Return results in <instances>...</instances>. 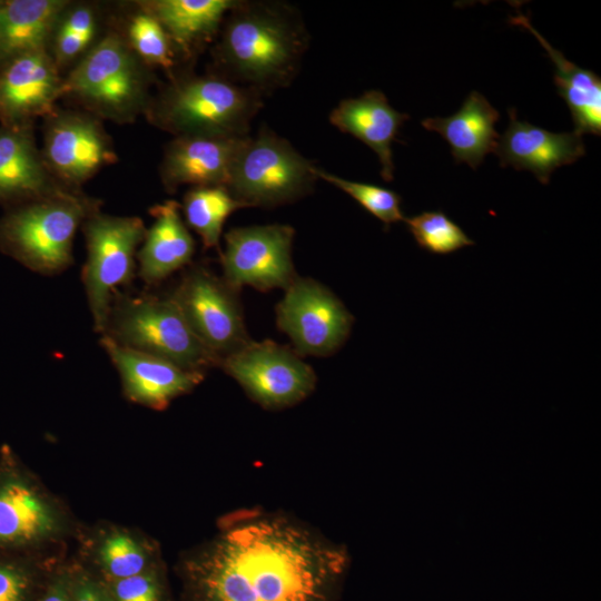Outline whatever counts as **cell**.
I'll use <instances>...</instances> for the list:
<instances>
[{
  "mask_svg": "<svg viewBox=\"0 0 601 601\" xmlns=\"http://www.w3.org/2000/svg\"><path fill=\"white\" fill-rule=\"evenodd\" d=\"M346 549L282 512L224 515L215 534L180 553L179 601H337Z\"/></svg>",
  "mask_w": 601,
  "mask_h": 601,
  "instance_id": "obj_1",
  "label": "cell"
},
{
  "mask_svg": "<svg viewBox=\"0 0 601 601\" xmlns=\"http://www.w3.org/2000/svg\"><path fill=\"white\" fill-rule=\"evenodd\" d=\"M217 36L216 75L260 95L292 82L308 46L299 13L277 2L238 1Z\"/></svg>",
  "mask_w": 601,
  "mask_h": 601,
  "instance_id": "obj_2",
  "label": "cell"
},
{
  "mask_svg": "<svg viewBox=\"0 0 601 601\" xmlns=\"http://www.w3.org/2000/svg\"><path fill=\"white\" fill-rule=\"evenodd\" d=\"M100 205L68 189L7 207L0 216V252L35 273L60 274L73 263L78 228Z\"/></svg>",
  "mask_w": 601,
  "mask_h": 601,
  "instance_id": "obj_3",
  "label": "cell"
},
{
  "mask_svg": "<svg viewBox=\"0 0 601 601\" xmlns=\"http://www.w3.org/2000/svg\"><path fill=\"white\" fill-rule=\"evenodd\" d=\"M81 524L10 445L0 446V551L68 550Z\"/></svg>",
  "mask_w": 601,
  "mask_h": 601,
  "instance_id": "obj_4",
  "label": "cell"
},
{
  "mask_svg": "<svg viewBox=\"0 0 601 601\" xmlns=\"http://www.w3.org/2000/svg\"><path fill=\"white\" fill-rule=\"evenodd\" d=\"M254 89L218 75L171 78L151 99L146 115L158 128L176 136L213 135L245 137L263 107Z\"/></svg>",
  "mask_w": 601,
  "mask_h": 601,
  "instance_id": "obj_5",
  "label": "cell"
},
{
  "mask_svg": "<svg viewBox=\"0 0 601 601\" xmlns=\"http://www.w3.org/2000/svg\"><path fill=\"white\" fill-rule=\"evenodd\" d=\"M62 97H70L99 119L131 122L151 101L147 66L125 38L109 32L63 77Z\"/></svg>",
  "mask_w": 601,
  "mask_h": 601,
  "instance_id": "obj_6",
  "label": "cell"
},
{
  "mask_svg": "<svg viewBox=\"0 0 601 601\" xmlns=\"http://www.w3.org/2000/svg\"><path fill=\"white\" fill-rule=\"evenodd\" d=\"M101 335L185 370L206 373L220 365L219 359L194 334L169 295L132 296L117 290Z\"/></svg>",
  "mask_w": 601,
  "mask_h": 601,
  "instance_id": "obj_7",
  "label": "cell"
},
{
  "mask_svg": "<svg viewBox=\"0 0 601 601\" xmlns=\"http://www.w3.org/2000/svg\"><path fill=\"white\" fill-rule=\"evenodd\" d=\"M316 165L266 126L246 137L231 166L226 188L247 207L272 208L313 190Z\"/></svg>",
  "mask_w": 601,
  "mask_h": 601,
  "instance_id": "obj_8",
  "label": "cell"
},
{
  "mask_svg": "<svg viewBox=\"0 0 601 601\" xmlns=\"http://www.w3.org/2000/svg\"><path fill=\"white\" fill-rule=\"evenodd\" d=\"M87 259L81 280L92 316L93 329L102 334L114 294L135 277L138 247L146 226L137 216H115L97 210L81 225Z\"/></svg>",
  "mask_w": 601,
  "mask_h": 601,
  "instance_id": "obj_9",
  "label": "cell"
},
{
  "mask_svg": "<svg viewBox=\"0 0 601 601\" xmlns=\"http://www.w3.org/2000/svg\"><path fill=\"white\" fill-rule=\"evenodd\" d=\"M169 296L200 343L219 362L252 341L238 290L206 266H189Z\"/></svg>",
  "mask_w": 601,
  "mask_h": 601,
  "instance_id": "obj_10",
  "label": "cell"
},
{
  "mask_svg": "<svg viewBox=\"0 0 601 601\" xmlns=\"http://www.w3.org/2000/svg\"><path fill=\"white\" fill-rule=\"evenodd\" d=\"M219 367L255 403L273 411L300 403L313 393L317 382L313 367L300 355L273 341H250L225 357Z\"/></svg>",
  "mask_w": 601,
  "mask_h": 601,
  "instance_id": "obj_11",
  "label": "cell"
},
{
  "mask_svg": "<svg viewBox=\"0 0 601 601\" xmlns=\"http://www.w3.org/2000/svg\"><path fill=\"white\" fill-rule=\"evenodd\" d=\"M276 323L298 355L328 356L348 338L354 316L325 285L297 276L276 306Z\"/></svg>",
  "mask_w": 601,
  "mask_h": 601,
  "instance_id": "obj_12",
  "label": "cell"
},
{
  "mask_svg": "<svg viewBox=\"0 0 601 601\" xmlns=\"http://www.w3.org/2000/svg\"><path fill=\"white\" fill-rule=\"evenodd\" d=\"M295 230L289 225L236 227L225 234L219 258L223 279L234 289H287L297 274L292 258Z\"/></svg>",
  "mask_w": 601,
  "mask_h": 601,
  "instance_id": "obj_13",
  "label": "cell"
},
{
  "mask_svg": "<svg viewBox=\"0 0 601 601\" xmlns=\"http://www.w3.org/2000/svg\"><path fill=\"white\" fill-rule=\"evenodd\" d=\"M41 154L51 175L73 190L118 160L99 118L58 108L45 118Z\"/></svg>",
  "mask_w": 601,
  "mask_h": 601,
  "instance_id": "obj_14",
  "label": "cell"
},
{
  "mask_svg": "<svg viewBox=\"0 0 601 601\" xmlns=\"http://www.w3.org/2000/svg\"><path fill=\"white\" fill-rule=\"evenodd\" d=\"M73 543L75 561L106 583L166 563L156 539L138 528L107 520L82 523Z\"/></svg>",
  "mask_w": 601,
  "mask_h": 601,
  "instance_id": "obj_15",
  "label": "cell"
},
{
  "mask_svg": "<svg viewBox=\"0 0 601 601\" xmlns=\"http://www.w3.org/2000/svg\"><path fill=\"white\" fill-rule=\"evenodd\" d=\"M63 77L48 50L24 53L0 66V125L33 124L62 98Z\"/></svg>",
  "mask_w": 601,
  "mask_h": 601,
  "instance_id": "obj_16",
  "label": "cell"
},
{
  "mask_svg": "<svg viewBox=\"0 0 601 601\" xmlns=\"http://www.w3.org/2000/svg\"><path fill=\"white\" fill-rule=\"evenodd\" d=\"M99 342L119 374L124 396L134 404L162 411L205 378V373L121 346L108 336L101 335Z\"/></svg>",
  "mask_w": 601,
  "mask_h": 601,
  "instance_id": "obj_17",
  "label": "cell"
},
{
  "mask_svg": "<svg viewBox=\"0 0 601 601\" xmlns=\"http://www.w3.org/2000/svg\"><path fill=\"white\" fill-rule=\"evenodd\" d=\"M246 137L176 136L166 146L159 166L164 187L168 193L183 185L226 187L231 166Z\"/></svg>",
  "mask_w": 601,
  "mask_h": 601,
  "instance_id": "obj_18",
  "label": "cell"
},
{
  "mask_svg": "<svg viewBox=\"0 0 601 601\" xmlns=\"http://www.w3.org/2000/svg\"><path fill=\"white\" fill-rule=\"evenodd\" d=\"M510 124L499 137L494 152L502 167L530 170L542 184L561 166L577 161L585 152L582 136L575 131L551 132L516 118L509 110Z\"/></svg>",
  "mask_w": 601,
  "mask_h": 601,
  "instance_id": "obj_19",
  "label": "cell"
},
{
  "mask_svg": "<svg viewBox=\"0 0 601 601\" xmlns=\"http://www.w3.org/2000/svg\"><path fill=\"white\" fill-rule=\"evenodd\" d=\"M68 189L49 171L36 142L33 124L0 125V206L7 208Z\"/></svg>",
  "mask_w": 601,
  "mask_h": 601,
  "instance_id": "obj_20",
  "label": "cell"
},
{
  "mask_svg": "<svg viewBox=\"0 0 601 601\" xmlns=\"http://www.w3.org/2000/svg\"><path fill=\"white\" fill-rule=\"evenodd\" d=\"M410 118L407 114L392 108L380 90H370L357 98L342 100L331 112L329 122L349 134L377 155L381 176L385 181L394 178L392 142L401 126Z\"/></svg>",
  "mask_w": 601,
  "mask_h": 601,
  "instance_id": "obj_21",
  "label": "cell"
},
{
  "mask_svg": "<svg viewBox=\"0 0 601 601\" xmlns=\"http://www.w3.org/2000/svg\"><path fill=\"white\" fill-rule=\"evenodd\" d=\"M180 210L176 200H166L149 209L154 223L146 230L136 257L138 276L148 286L160 284L193 259L196 244Z\"/></svg>",
  "mask_w": 601,
  "mask_h": 601,
  "instance_id": "obj_22",
  "label": "cell"
},
{
  "mask_svg": "<svg viewBox=\"0 0 601 601\" xmlns=\"http://www.w3.org/2000/svg\"><path fill=\"white\" fill-rule=\"evenodd\" d=\"M236 0H150L138 6L162 26L175 51L191 58L213 41Z\"/></svg>",
  "mask_w": 601,
  "mask_h": 601,
  "instance_id": "obj_23",
  "label": "cell"
},
{
  "mask_svg": "<svg viewBox=\"0 0 601 601\" xmlns=\"http://www.w3.org/2000/svg\"><path fill=\"white\" fill-rule=\"evenodd\" d=\"M499 111L477 91H472L452 116L425 118L422 126L439 132L449 142L456 162L475 169L485 155L495 150L500 135L494 125Z\"/></svg>",
  "mask_w": 601,
  "mask_h": 601,
  "instance_id": "obj_24",
  "label": "cell"
},
{
  "mask_svg": "<svg viewBox=\"0 0 601 601\" xmlns=\"http://www.w3.org/2000/svg\"><path fill=\"white\" fill-rule=\"evenodd\" d=\"M66 0L0 1V66L21 55L48 50Z\"/></svg>",
  "mask_w": 601,
  "mask_h": 601,
  "instance_id": "obj_25",
  "label": "cell"
},
{
  "mask_svg": "<svg viewBox=\"0 0 601 601\" xmlns=\"http://www.w3.org/2000/svg\"><path fill=\"white\" fill-rule=\"evenodd\" d=\"M510 22L528 29L545 48L555 66L554 82L559 95L566 102L574 130L579 135H601V79L589 69L569 61L562 52L554 49L531 24L528 17L518 12Z\"/></svg>",
  "mask_w": 601,
  "mask_h": 601,
  "instance_id": "obj_26",
  "label": "cell"
},
{
  "mask_svg": "<svg viewBox=\"0 0 601 601\" xmlns=\"http://www.w3.org/2000/svg\"><path fill=\"white\" fill-rule=\"evenodd\" d=\"M68 550L0 551V601H37Z\"/></svg>",
  "mask_w": 601,
  "mask_h": 601,
  "instance_id": "obj_27",
  "label": "cell"
},
{
  "mask_svg": "<svg viewBox=\"0 0 601 601\" xmlns=\"http://www.w3.org/2000/svg\"><path fill=\"white\" fill-rule=\"evenodd\" d=\"M246 207L225 186L193 187L184 195L180 205L187 227L199 235L206 249L219 246L227 217Z\"/></svg>",
  "mask_w": 601,
  "mask_h": 601,
  "instance_id": "obj_28",
  "label": "cell"
},
{
  "mask_svg": "<svg viewBox=\"0 0 601 601\" xmlns=\"http://www.w3.org/2000/svg\"><path fill=\"white\" fill-rule=\"evenodd\" d=\"M98 13L92 4L71 3L61 12L48 51L59 71L76 65L95 45Z\"/></svg>",
  "mask_w": 601,
  "mask_h": 601,
  "instance_id": "obj_29",
  "label": "cell"
},
{
  "mask_svg": "<svg viewBox=\"0 0 601 601\" xmlns=\"http://www.w3.org/2000/svg\"><path fill=\"white\" fill-rule=\"evenodd\" d=\"M138 8L128 22L125 40L146 66L159 67L171 73L176 51L170 38L151 13Z\"/></svg>",
  "mask_w": 601,
  "mask_h": 601,
  "instance_id": "obj_30",
  "label": "cell"
},
{
  "mask_svg": "<svg viewBox=\"0 0 601 601\" xmlns=\"http://www.w3.org/2000/svg\"><path fill=\"white\" fill-rule=\"evenodd\" d=\"M404 221L417 245L432 254L449 255L475 244L442 210L423 211Z\"/></svg>",
  "mask_w": 601,
  "mask_h": 601,
  "instance_id": "obj_31",
  "label": "cell"
},
{
  "mask_svg": "<svg viewBox=\"0 0 601 601\" xmlns=\"http://www.w3.org/2000/svg\"><path fill=\"white\" fill-rule=\"evenodd\" d=\"M316 175L317 178L348 194L368 213L384 223L386 227L405 219L401 208L402 198L395 191L376 185L344 179L318 167H316Z\"/></svg>",
  "mask_w": 601,
  "mask_h": 601,
  "instance_id": "obj_32",
  "label": "cell"
},
{
  "mask_svg": "<svg viewBox=\"0 0 601 601\" xmlns=\"http://www.w3.org/2000/svg\"><path fill=\"white\" fill-rule=\"evenodd\" d=\"M112 601H177L166 563L142 573L107 583Z\"/></svg>",
  "mask_w": 601,
  "mask_h": 601,
  "instance_id": "obj_33",
  "label": "cell"
},
{
  "mask_svg": "<svg viewBox=\"0 0 601 601\" xmlns=\"http://www.w3.org/2000/svg\"><path fill=\"white\" fill-rule=\"evenodd\" d=\"M70 601H112L107 583L99 580L70 555Z\"/></svg>",
  "mask_w": 601,
  "mask_h": 601,
  "instance_id": "obj_34",
  "label": "cell"
},
{
  "mask_svg": "<svg viewBox=\"0 0 601 601\" xmlns=\"http://www.w3.org/2000/svg\"><path fill=\"white\" fill-rule=\"evenodd\" d=\"M70 555L53 571L37 601H70Z\"/></svg>",
  "mask_w": 601,
  "mask_h": 601,
  "instance_id": "obj_35",
  "label": "cell"
}]
</instances>
